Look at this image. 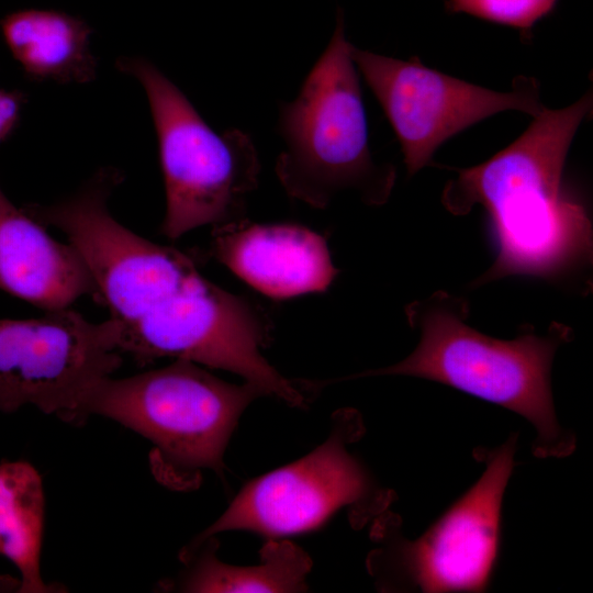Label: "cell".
<instances>
[{
  "label": "cell",
  "mask_w": 593,
  "mask_h": 593,
  "mask_svg": "<svg viewBox=\"0 0 593 593\" xmlns=\"http://www.w3.org/2000/svg\"><path fill=\"white\" fill-rule=\"evenodd\" d=\"M0 289L45 312L68 309L83 295L98 302L94 279L78 249L51 237L1 187Z\"/></svg>",
  "instance_id": "cell-11"
},
{
  "label": "cell",
  "mask_w": 593,
  "mask_h": 593,
  "mask_svg": "<svg viewBox=\"0 0 593 593\" xmlns=\"http://www.w3.org/2000/svg\"><path fill=\"white\" fill-rule=\"evenodd\" d=\"M45 496L41 474L26 461L0 463V556L18 569L19 592H57L44 582L41 550Z\"/></svg>",
  "instance_id": "cell-14"
},
{
  "label": "cell",
  "mask_w": 593,
  "mask_h": 593,
  "mask_svg": "<svg viewBox=\"0 0 593 593\" xmlns=\"http://www.w3.org/2000/svg\"><path fill=\"white\" fill-rule=\"evenodd\" d=\"M515 439L490 458L478 481L421 537L392 549L398 573L422 592H481L499 555L502 503Z\"/></svg>",
  "instance_id": "cell-9"
},
{
  "label": "cell",
  "mask_w": 593,
  "mask_h": 593,
  "mask_svg": "<svg viewBox=\"0 0 593 593\" xmlns=\"http://www.w3.org/2000/svg\"><path fill=\"white\" fill-rule=\"evenodd\" d=\"M557 0H448L447 9L527 30L546 15Z\"/></svg>",
  "instance_id": "cell-15"
},
{
  "label": "cell",
  "mask_w": 593,
  "mask_h": 593,
  "mask_svg": "<svg viewBox=\"0 0 593 593\" xmlns=\"http://www.w3.org/2000/svg\"><path fill=\"white\" fill-rule=\"evenodd\" d=\"M405 311L419 333L411 355L346 379L410 376L436 381L523 416L544 451L564 449L550 373L557 349L571 338L570 327L553 323L546 334L526 331L514 339L490 337L468 324V302L445 291L415 301Z\"/></svg>",
  "instance_id": "cell-2"
},
{
  "label": "cell",
  "mask_w": 593,
  "mask_h": 593,
  "mask_svg": "<svg viewBox=\"0 0 593 593\" xmlns=\"http://www.w3.org/2000/svg\"><path fill=\"white\" fill-rule=\"evenodd\" d=\"M111 318L70 307L38 318L0 320V411L33 405L68 422L87 392L122 363Z\"/></svg>",
  "instance_id": "cell-7"
},
{
  "label": "cell",
  "mask_w": 593,
  "mask_h": 593,
  "mask_svg": "<svg viewBox=\"0 0 593 593\" xmlns=\"http://www.w3.org/2000/svg\"><path fill=\"white\" fill-rule=\"evenodd\" d=\"M1 32L27 76L59 83H86L96 77L89 48L90 26L56 10L27 9L8 14Z\"/></svg>",
  "instance_id": "cell-12"
},
{
  "label": "cell",
  "mask_w": 593,
  "mask_h": 593,
  "mask_svg": "<svg viewBox=\"0 0 593 593\" xmlns=\"http://www.w3.org/2000/svg\"><path fill=\"white\" fill-rule=\"evenodd\" d=\"M591 109V92L562 109L544 108L512 144L456 169L446 183L448 212L461 216L481 205L488 214L496 257L474 287L517 275L559 279L591 260L590 217L563 182L569 148Z\"/></svg>",
  "instance_id": "cell-1"
},
{
  "label": "cell",
  "mask_w": 593,
  "mask_h": 593,
  "mask_svg": "<svg viewBox=\"0 0 593 593\" xmlns=\"http://www.w3.org/2000/svg\"><path fill=\"white\" fill-rule=\"evenodd\" d=\"M24 101L19 91L0 90V143L13 131Z\"/></svg>",
  "instance_id": "cell-16"
},
{
  "label": "cell",
  "mask_w": 593,
  "mask_h": 593,
  "mask_svg": "<svg viewBox=\"0 0 593 593\" xmlns=\"http://www.w3.org/2000/svg\"><path fill=\"white\" fill-rule=\"evenodd\" d=\"M215 537L205 539L183 562L188 568L172 584L180 592H301L306 590L310 557L288 540L270 539L257 566L237 567L216 557Z\"/></svg>",
  "instance_id": "cell-13"
},
{
  "label": "cell",
  "mask_w": 593,
  "mask_h": 593,
  "mask_svg": "<svg viewBox=\"0 0 593 593\" xmlns=\"http://www.w3.org/2000/svg\"><path fill=\"white\" fill-rule=\"evenodd\" d=\"M351 45L338 10L326 48L296 97L279 109L284 147L277 158V177L290 197L316 209L345 191H354L367 205H382L395 183L394 166L377 163L369 148Z\"/></svg>",
  "instance_id": "cell-3"
},
{
  "label": "cell",
  "mask_w": 593,
  "mask_h": 593,
  "mask_svg": "<svg viewBox=\"0 0 593 593\" xmlns=\"http://www.w3.org/2000/svg\"><path fill=\"white\" fill-rule=\"evenodd\" d=\"M266 395L253 383L226 382L187 359L122 379L107 377L83 396L68 422L113 419L153 444L154 475L172 489L223 473V457L244 410Z\"/></svg>",
  "instance_id": "cell-4"
},
{
  "label": "cell",
  "mask_w": 593,
  "mask_h": 593,
  "mask_svg": "<svg viewBox=\"0 0 593 593\" xmlns=\"http://www.w3.org/2000/svg\"><path fill=\"white\" fill-rule=\"evenodd\" d=\"M348 435L338 422L310 454L248 482L225 512L182 549L181 560L223 532L249 530L270 538L299 534L316 528L343 507L367 501L373 483L347 448Z\"/></svg>",
  "instance_id": "cell-8"
},
{
  "label": "cell",
  "mask_w": 593,
  "mask_h": 593,
  "mask_svg": "<svg viewBox=\"0 0 593 593\" xmlns=\"http://www.w3.org/2000/svg\"><path fill=\"white\" fill-rule=\"evenodd\" d=\"M116 67L139 81L150 105L166 191L164 235L176 239L197 227L246 219L260 174L251 137L239 128L215 133L149 60L120 57Z\"/></svg>",
  "instance_id": "cell-5"
},
{
  "label": "cell",
  "mask_w": 593,
  "mask_h": 593,
  "mask_svg": "<svg viewBox=\"0 0 593 593\" xmlns=\"http://www.w3.org/2000/svg\"><path fill=\"white\" fill-rule=\"evenodd\" d=\"M209 251L273 299L324 291L339 271L325 238L296 224H259L243 219L214 226Z\"/></svg>",
  "instance_id": "cell-10"
},
{
  "label": "cell",
  "mask_w": 593,
  "mask_h": 593,
  "mask_svg": "<svg viewBox=\"0 0 593 593\" xmlns=\"http://www.w3.org/2000/svg\"><path fill=\"white\" fill-rule=\"evenodd\" d=\"M351 57L383 109L403 153L410 176L432 163L436 149L467 127L514 110L538 115L539 83L517 76L510 91H495L423 65L351 45Z\"/></svg>",
  "instance_id": "cell-6"
}]
</instances>
